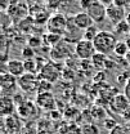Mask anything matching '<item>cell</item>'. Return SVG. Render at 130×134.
<instances>
[{
    "label": "cell",
    "instance_id": "obj_1",
    "mask_svg": "<svg viewBox=\"0 0 130 134\" xmlns=\"http://www.w3.org/2000/svg\"><path fill=\"white\" fill-rule=\"evenodd\" d=\"M93 43H94V47L98 53L110 55L115 52V48H116L118 40H117L116 35L110 31H99L95 39L93 40Z\"/></svg>",
    "mask_w": 130,
    "mask_h": 134
},
{
    "label": "cell",
    "instance_id": "obj_2",
    "mask_svg": "<svg viewBox=\"0 0 130 134\" xmlns=\"http://www.w3.org/2000/svg\"><path fill=\"white\" fill-rule=\"evenodd\" d=\"M97 53V49L94 47V43L86 39H80L75 45V54L81 61H89L93 58V55Z\"/></svg>",
    "mask_w": 130,
    "mask_h": 134
},
{
    "label": "cell",
    "instance_id": "obj_3",
    "mask_svg": "<svg viewBox=\"0 0 130 134\" xmlns=\"http://www.w3.org/2000/svg\"><path fill=\"white\" fill-rule=\"evenodd\" d=\"M67 27H68V21L63 14L61 13H55L50 17L47 22V29L49 32L58 34V35H63L67 32Z\"/></svg>",
    "mask_w": 130,
    "mask_h": 134
},
{
    "label": "cell",
    "instance_id": "obj_4",
    "mask_svg": "<svg viewBox=\"0 0 130 134\" xmlns=\"http://www.w3.org/2000/svg\"><path fill=\"white\" fill-rule=\"evenodd\" d=\"M39 84L40 79L36 74L26 72L21 77H18V86L22 92L25 93H35L39 90Z\"/></svg>",
    "mask_w": 130,
    "mask_h": 134
},
{
    "label": "cell",
    "instance_id": "obj_5",
    "mask_svg": "<svg viewBox=\"0 0 130 134\" xmlns=\"http://www.w3.org/2000/svg\"><path fill=\"white\" fill-rule=\"evenodd\" d=\"M40 80H45L49 83H55L61 76V66L55 62H47V65L37 74Z\"/></svg>",
    "mask_w": 130,
    "mask_h": 134
},
{
    "label": "cell",
    "instance_id": "obj_6",
    "mask_svg": "<svg viewBox=\"0 0 130 134\" xmlns=\"http://www.w3.org/2000/svg\"><path fill=\"white\" fill-rule=\"evenodd\" d=\"M0 86H1V93L3 96H9L14 94L17 92L18 86V77L13 76L9 72H3L0 76Z\"/></svg>",
    "mask_w": 130,
    "mask_h": 134
},
{
    "label": "cell",
    "instance_id": "obj_7",
    "mask_svg": "<svg viewBox=\"0 0 130 134\" xmlns=\"http://www.w3.org/2000/svg\"><path fill=\"white\" fill-rule=\"evenodd\" d=\"M85 12L92 17L94 23H100V22H103L107 18V7L100 4L98 0H94Z\"/></svg>",
    "mask_w": 130,
    "mask_h": 134
},
{
    "label": "cell",
    "instance_id": "obj_8",
    "mask_svg": "<svg viewBox=\"0 0 130 134\" xmlns=\"http://www.w3.org/2000/svg\"><path fill=\"white\" fill-rule=\"evenodd\" d=\"M110 108L114 111V114L122 115L125 111H128L130 108V99L124 93H118L112 98L110 103Z\"/></svg>",
    "mask_w": 130,
    "mask_h": 134
},
{
    "label": "cell",
    "instance_id": "obj_9",
    "mask_svg": "<svg viewBox=\"0 0 130 134\" xmlns=\"http://www.w3.org/2000/svg\"><path fill=\"white\" fill-rule=\"evenodd\" d=\"M125 18V8H121V7H117V5H110L107 8V19L112 23V25H117L120 23L121 21H124Z\"/></svg>",
    "mask_w": 130,
    "mask_h": 134
},
{
    "label": "cell",
    "instance_id": "obj_10",
    "mask_svg": "<svg viewBox=\"0 0 130 134\" xmlns=\"http://www.w3.org/2000/svg\"><path fill=\"white\" fill-rule=\"evenodd\" d=\"M72 22L75 23V26L81 30V31H85L86 29H89L90 26L94 25V21L92 19V17L89 16L86 12H80L77 14H75L74 18H72Z\"/></svg>",
    "mask_w": 130,
    "mask_h": 134
},
{
    "label": "cell",
    "instance_id": "obj_11",
    "mask_svg": "<svg viewBox=\"0 0 130 134\" xmlns=\"http://www.w3.org/2000/svg\"><path fill=\"white\" fill-rule=\"evenodd\" d=\"M36 104L44 110H48V111L54 110L55 108V99H54L52 92L50 93H39L36 97Z\"/></svg>",
    "mask_w": 130,
    "mask_h": 134
},
{
    "label": "cell",
    "instance_id": "obj_12",
    "mask_svg": "<svg viewBox=\"0 0 130 134\" xmlns=\"http://www.w3.org/2000/svg\"><path fill=\"white\" fill-rule=\"evenodd\" d=\"M7 68H8V72L12 74L16 77H21L22 75L26 74L25 62L19 61V59H9L8 63H7Z\"/></svg>",
    "mask_w": 130,
    "mask_h": 134
},
{
    "label": "cell",
    "instance_id": "obj_13",
    "mask_svg": "<svg viewBox=\"0 0 130 134\" xmlns=\"http://www.w3.org/2000/svg\"><path fill=\"white\" fill-rule=\"evenodd\" d=\"M0 112L3 116H10L14 112V99L9 96H3L0 99Z\"/></svg>",
    "mask_w": 130,
    "mask_h": 134
},
{
    "label": "cell",
    "instance_id": "obj_14",
    "mask_svg": "<svg viewBox=\"0 0 130 134\" xmlns=\"http://www.w3.org/2000/svg\"><path fill=\"white\" fill-rule=\"evenodd\" d=\"M90 61H92V66L93 67H95L97 70H102V68L106 67V63H107L108 58H107L106 54H102V53H98L97 52Z\"/></svg>",
    "mask_w": 130,
    "mask_h": 134
},
{
    "label": "cell",
    "instance_id": "obj_15",
    "mask_svg": "<svg viewBox=\"0 0 130 134\" xmlns=\"http://www.w3.org/2000/svg\"><path fill=\"white\" fill-rule=\"evenodd\" d=\"M33 111L32 102H22L18 107V115L22 119H27L31 116V112Z\"/></svg>",
    "mask_w": 130,
    "mask_h": 134
},
{
    "label": "cell",
    "instance_id": "obj_16",
    "mask_svg": "<svg viewBox=\"0 0 130 134\" xmlns=\"http://www.w3.org/2000/svg\"><path fill=\"white\" fill-rule=\"evenodd\" d=\"M130 52L129 47H128V44H126V41H118L117 43V45H116V48H115V54L117 55V57H126V54Z\"/></svg>",
    "mask_w": 130,
    "mask_h": 134
},
{
    "label": "cell",
    "instance_id": "obj_17",
    "mask_svg": "<svg viewBox=\"0 0 130 134\" xmlns=\"http://www.w3.org/2000/svg\"><path fill=\"white\" fill-rule=\"evenodd\" d=\"M25 62V70L26 72H30V74H37L40 71L39 68V63L36 62V59H26L23 61Z\"/></svg>",
    "mask_w": 130,
    "mask_h": 134
},
{
    "label": "cell",
    "instance_id": "obj_18",
    "mask_svg": "<svg viewBox=\"0 0 130 134\" xmlns=\"http://www.w3.org/2000/svg\"><path fill=\"white\" fill-rule=\"evenodd\" d=\"M98 32H99V30L97 29V26L93 25V26H90L89 29H86L85 31H82V39H86V40L93 41V40L95 39V36L98 35Z\"/></svg>",
    "mask_w": 130,
    "mask_h": 134
},
{
    "label": "cell",
    "instance_id": "obj_19",
    "mask_svg": "<svg viewBox=\"0 0 130 134\" xmlns=\"http://www.w3.org/2000/svg\"><path fill=\"white\" fill-rule=\"evenodd\" d=\"M115 31L116 34H120V35H122V34H129L130 32V23L128 21H121L120 23H117V25H115Z\"/></svg>",
    "mask_w": 130,
    "mask_h": 134
},
{
    "label": "cell",
    "instance_id": "obj_20",
    "mask_svg": "<svg viewBox=\"0 0 130 134\" xmlns=\"http://www.w3.org/2000/svg\"><path fill=\"white\" fill-rule=\"evenodd\" d=\"M106 110L102 106H97L92 108V117H94L95 120H104L106 119Z\"/></svg>",
    "mask_w": 130,
    "mask_h": 134
},
{
    "label": "cell",
    "instance_id": "obj_21",
    "mask_svg": "<svg viewBox=\"0 0 130 134\" xmlns=\"http://www.w3.org/2000/svg\"><path fill=\"white\" fill-rule=\"evenodd\" d=\"M81 133L82 134H99V128L95 124H84L81 126Z\"/></svg>",
    "mask_w": 130,
    "mask_h": 134
},
{
    "label": "cell",
    "instance_id": "obj_22",
    "mask_svg": "<svg viewBox=\"0 0 130 134\" xmlns=\"http://www.w3.org/2000/svg\"><path fill=\"white\" fill-rule=\"evenodd\" d=\"M61 40H62V35L53 34V32H49V35H47V37H45V41L48 43L49 45H52V47L58 45Z\"/></svg>",
    "mask_w": 130,
    "mask_h": 134
},
{
    "label": "cell",
    "instance_id": "obj_23",
    "mask_svg": "<svg viewBox=\"0 0 130 134\" xmlns=\"http://www.w3.org/2000/svg\"><path fill=\"white\" fill-rule=\"evenodd\" d=\"M39 93H50L52 92V83L49 81H45V80H40V84H39ZM37 93V94H39Z\"/></svg>",
    "mask_w": 130,
    "mask_h": 134
},
{
    "label": "cell",
    "instance_id": "obj_24",
    "mask_svg": "<svg viewBox=\"0 0 130 134\" xmlns=\"http://www.w3.org/2000/svg\"><path fill=\"white\" fill-rule=\"evenodd\" d=\"M110 134H128L126 125H120V124H117L112 130H110Z\"/></svg>",
    "mask_w": 130,
    "mask_h": 134
},
{
    "label": "cell",
    "instance_id": "obj_25",
    "mask_svg": "<svg viewBox=\"0 0 130 134\" xmlns=\"http://www.w3.org/2000/svg\"><path fill=\"white\" fill-rule=\"evenodd\" d=\"M22 55H23V58H25V61L26 59H32L33 55H35V52L31 47H26V48H23L22 50Z\"/></svg>",
    "mask_w": 130,
    "mask_h": 134
},
{
    "label": "cell",
    "instance_id": "obj_26",
    "mask_svg": "<svg viewBox=\"0 0 130 134\" xmlns=\"http://www.w3.org/2000/svg\"><path fill=\"white\" fill-rule=\"evenodd\" d=\"M103 124H104V128L110 132V130H112L115 126L117 125V122L115 121L114 119H111V117H106L104 120H103Z\"/></svg>",
    "mask_w": 130,
    "mask_h": 134
},
{
    "label": "cell",
    "instance_id": "obj_27",
    "mask_svg": "<svg viewBox=\"0 0 130 134\" xmlns=\"http://www.w3.org/2000/svg\"><path fill=\"white\" fill-rule=\"evenodd\" d=\"M114 4L121 8H128L130 5V0H114Z\"/></svg>",
    "mask_w": 130,
    "mask_h": 134
},
{
    "label": "cell",
    "instance_id": "obj_28",
    "mask_svg": "<svg viewBox=\"0 0 130 134\" xmlns=\"http://www.w3.org/2000/svg\"><path fill=\"white\" fill-rule=\"evenodd\" d=\"M93 1H94V0H80V7H81L84 10H86Z\"/></svg>",
    "mask_w": 130,
    "mask_h": 134
},
{
    "label": "cell",
    "instance_id": "obj_29",
    "mask_svg": "<svg viewBox=\"0 0 130 134\" xmlns=\"http://www.w3.org/2000/svg\"><path fill=\"white\" fill-rule=\"evenodd\" d=\"M124 94H125V96L130 99V79H129V81L126 83L125 88H124Z\"/></svg>",
    "mask_w": 130,
    "mask_h": 134
},
{
    "label": "cell",
    "instance_id": "obj_30",
    "mask_svg": "<svg viewBox=\"0 0 130 134\" xmlns=\"http://www.w3.org/2000/svg\"><path fill=\"white\" fill-rule=\"evenodd\" d=\"M98 1H99L100 4H103L104 7H107V8H108L110 5L114 4V0H98Z\"/></svg>",
    "mask_w": 130,
    "mask_h": 134
},
{
    "label": "cell",
    "instance_id": "obj_31",
    "mask_svg": "<svg viewBox=\"0 0 130 134\" xmlns=\"http://www.w3.org/2000/svg\"><path fill=\"white\" fill-rule=\"evenodd\" d=\"M126 130H128V134H130V121H128L126 124Z\"/></svg>",
    "mask_w": 130,
    "mask_h": 134
},
{
    "label": "cell",
    "instance_id": "obj_32",
    "mask_svg": "<svg viewBox=\"0 0 130 134\" xmlns=\"http://www.w3.org/2000/svg\"><path fill=\"white\" fill-rule=\"evenodd\" d=\"M125 59H126V62H129L130 63V52L126 54V57H125Z\"/></svg>",
    "mask_w": 130,
    "mask_h": 134
},
{
    "label": "cell",
    "instance_id": "obj_33",
    "mask_svg": "<svg viewBox=\"0 0 130 134\" xmlns=\"http://www.w3.org/2000/svg\"><path fill=\"white\" fill-rule=\"evenodd\" d=\"M126 44H128V47H129V49H130V36L126 39Z\"/></svg>",
    "mask_w": 130,
    "mask_h": 134
}]
</instances>
